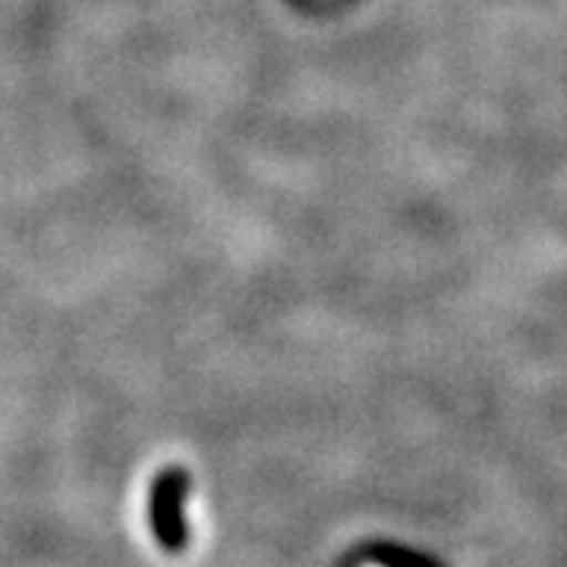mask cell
Masks as SVG:
<instances>
[{
  "label": "cell",
  "mask_w": 567,
  "mask_h": 567,
  "mask_svg": "<svg viewBox=\"0 0 567 567\" xmlns=\"http://www.w3.org/2000/svg\"><path fill=\"white\" fill-rule=\"evenodd\" d=\"M189 492V476L181 466H167L155 476L152 483V495H148V520H152V533L155 543L164 551H183L189 529H186V517H183V498Z\"/></svg>",
  "instance_id": "6da1fadb"
}]
</instances>
